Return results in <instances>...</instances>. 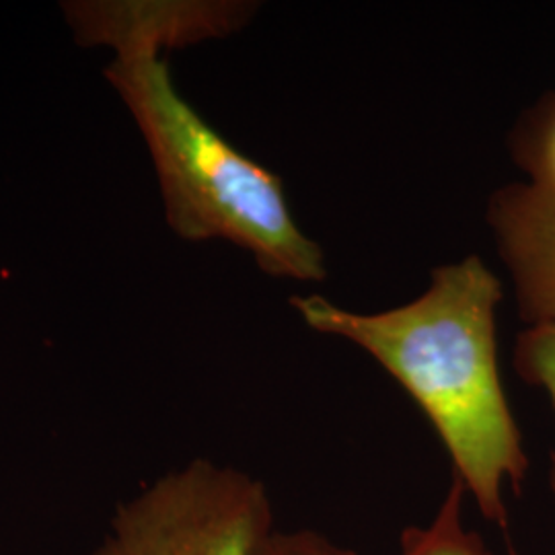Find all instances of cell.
<instances>
[{
	"label": "cell",
	"instance_id": "2",
	"mask_svg": "<svg viewBox=\"0 0 555 555\" xmlns=\"http://www.w3.org/2000/svg\"><path fill=\"white\" fill-rule=\"evenodd\" d=\"M105 79L137 119L157 169L165 219L185 241H229L270 276L321 282L318 241L291 212L278 176L237 151L181 98L160 52H118Z\"/></svg>",
	"mask_w": 555,
	"mask_h": 555
},
{
	"label": "cell",
	"instance_id": "8",
	"mask_svg": "<svg viewBox=\"0 0 555 555\" xmlns=\"http://www.w3.org/2000/svg\"><path fill=\"white\" fill-rule=\"evenodd\" d=\"M518 155L531 173V185L555 199V98L537 109Z\"/></svg>",
	"mask_w": 555,
	"mask_h": 555
},
{
	"label": "cell",
	"instance_id": "4",
	"mask_svg": "<svg viewBox=\"0 0 555 555\" xmlns=\"http://www.w3.org/2000/svg\"><path fill=\"white\" fill-rule=\"evenodd\" d=\"M254 13L247 2H73L66 17L79 43L169 50L222 38Z\"/></svg>",
	"mask_w": 555,
	"mask_h": 555
},
{
	"label": "cell",
	"instance_id": "5",
	"mask_svg": "<svg viewBox=\"0 0 555 555\" xmlns=\"http://www.w3.org/2000/svg\"><path fill=\"white\" fill-rule=\"evenodd\" d=\"M490 224L520 313L531 325L555 323V199L531 183L508 185L494 194Z\"/></svg>",
	"mask_w": 555,
	"mask_h": 555
},
{
	"label": "cell",
	"instance_id": "7",
	"mask_svg": "<svg viewBox=\"0 0 555 555\" xmlns=\"http://www.w3.org/2000/svg\"><path fill=\"white\" fill-rule=\"evenodd\" d=\"M518 375L543 389L555 410V323H539L522 332L516 344ZM552 488L555 494V455L552 456Z\"/></svg>",
	"mask_w": 555,
	"mask_h": 555
},
{
	"label": "cell",
	"instance_id": "9",
	"mask_svg": "<svg viewBox=\"0 0 555 555\" xmlns=\"http://www.w3.org/2000/svg\"><path fill=\"white\" fill-rule=\"evenodd\" d=\"M261 555H358L354 550H348L332 541L330 537L321 535L311 529L298 531H274L266 543Z\"/></svg>",
	"mask_w": 555,
	"mask_h": 555
},
{
	"label": "cell",
	"instance_id": "1",
	"mask_svg": "<svg viewBox=\"0 0 555 555\" xmlns=\"http://www.w3.org/2000/svg\"><path fill=\"white\" fill-rule=\"evenodd\" d=\"M502 282L477 256L437 268L428 291L383 313H354L319 295L291 302L321 334L366 350L435 426L459 479L488 522L506 531V488L529 461L498 366Z\"/></svg>",
	"mask_w": 555,
	"mask_h": 555
},
{
	"label": "cell",
	"instance_id": "6",
	"mask_svg": "<svg viewBox=\"0 0 555 555\" xmlns=\"http://www.w3.org/2000/svg\"><path fill=\"white\" fill-rule=\"evenodd\" d=\"M465 496L463 483L453 477L433 520L401 533L397 555H492L481 535L465 525ZM508 555L518 554L511 547Z\"/></svg>",
	"mask_w": 555,
	"mask_h": 555
},
{
	"label": "cell",
	"instance_id": "3",
	"mask_svg": "<svg viewBox=\"0 0 555 555\" xmlns=\"http://www.w3.org/2000/svg\"><path fill=\"white\" fill-rule=\"evenodd\" d=\"M274 531L259 479L196 459L121 502L93 555H261Z\"/></svg>",
	"mask_w": 555,
	"mask_h": 555
}]
</instances>
